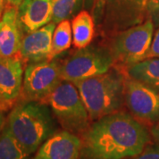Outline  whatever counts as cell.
Here are the masks:
<instances>
[{"label":"cell","instance_id":"obj_1","mask_svg":"<svg viewBox=\"0 0 159 159\" xmlns=\"http://www.w3.org/2000/svg\"><path fill=\"white\" fill-rule=\"evenodd\" d=\"M80 138V159H127L141 153L152 139L146 125L121 111L91 122Z\"/></svg>","mask_w":159,"mask_h":159},{"label":"cell","instance_id":"obj_2","mask_svg":"<svg viewBox=\"0 0 159 159\" xmlns=\"http://www.w3.org/2000/svg\"><path fill=\"white\" fill-rule=\"evenodd\" d=\"M12 135L26 153H35L56 133L55 116L44 102L20 100L6 119Z\"/></svg>","mask_w":159,"mask_h":159},{"label":"cell","instance_id":"obj_3","mask_svg":"<svg viewBox=\"0 0 159 159\" xmlns=\"http://www.w3.org/2000/svg\"><path fill=\"white\" fill-rule=\"evenodd\" d=\"M125 72L115 66L105 74L74 82L91 122L120 111L125 103Z\"/></svg>","mask_w":159,"mask_h":159},{"label":"cell","instance_id":"obj_4","mask_svg":"<svg viewBox=\"0 0 159 159\" xmlns=\"http://www.w3.org/2000/svg\"><path fill=\"white\" fill-rule=\"evenodd\" d=\"M44 103L51 107L63 130L80 137L89 127L88 110L74 83L63 80Z\"/></svg>","mask_w":159,"mask_h":159},{"label":"cell","instance_id":"obj_5","mask_svg":"<svg viewBox=\"0 0 159 159\" xmlns=\"http://www.w3.org/2000/svg\"><path fill=\"white\" fill-rule=\"evenodd\" d=\"M154 29L153 21L148 17L143 22L115 34L109 48L115 66L124 71L145 59L153 40Z\"/></svg>","mask_w":159,"mask_h":159},{"label":"cell","instance_id":"obj_6","mask_svg":"<svg viewBox=\"0 0 159 159\" xmlns=\"http://www.w3.org/2000/svg\"><path fill=\"white\" fill-rule=\"evenodd\" d=\"M63 80L61 64L54 58L28 64L20 100L44 102Z\"/></svg>","mask_w":159,"mask_h":159},{"label":"cell","instance_id":"obj_7","mask_svg":"<svg viewBox=\"0 0 159 159\" xmlns=\"http://www.w3.org/2000/svg\"><path fill=\"white\" fill-rule=\"evenodd\" d=\"M113 66L109 50L89 45L78 49L61 64V74L64 80L74 83L105 74Z\"/></svg>","mask_w":159,"mask_h":159},{"label":"cell","instance_id":"obj_8","mask_svg":"<svg viewBox=\"0 0 159 159\" xmlns=\"http://www.w3.org/2000/svg\"><path fill=\"white\" fill-rule=\"evenodd\" d=\"M125 103L131 115L143 125L152 126L159 122V91L127 76Z\"/></svg>","mask_w":159,"mask_h":159},{"label":"cell","instance_id":"obj_9","mask_svg":"<svg viewBox=\"0 0 159 159\" xmlns=\"http://www.w3.org/2000/svg\"><path fill=\"white\" fill-rule=\"evenodd\" d=\"M148 0H106L104 30L116 34L143 22Z\"/></svg>","mask_w":159,"mask_h":159},{"label":"cell","instance_id":"obj_10","mask_svg":"<svg viewBox=\"0 0 159 159\" xmlns=\"http://www.w3.org/2000/svg\"><path fill=\"white\" fill-rule=\"evenodd\" d=\"M24 69L20 58L0 57V111H10L20 101Z\"/></svg>","mask_w":159,"mask_h":159},{"label":"cell","instance_id":"obj_11","mask_svg":"<svg viewBox=\"0 0 159 159\" xmlns=\"http://www.w3.org/2000/svg\"><path fill=\"white\" fill-rule=\"evenodd\" d=\"M81 138L68 131L56 132L43 142L31 159H80Z\"/></svg>","mask_w":159,"mask_h":159},{"label":"cell","instance_id":"obj_12","mask_svg":"<svg viewBox=\"0 0 159 159\" xmlns=\"http://www.w3.org/2000/svg\"><path fill=\"white\" fill-rule=\"evenodd\" d=\"M56 26L57 24L51 22L23 36L20 58L24 64V66L30 63L49 60Z\"/></svg>","mask_w":159,"mask_h":159},{"label":"cell","instance_id":"obj_13","mask_svg":"<svg viewBox=\"0 0 159 159\" xmlns=\"http://www.w3.org/2000/svg\"><path fill=\"white\" fill-rule=\"evenodd\" d=\"M22 38L18 7L6 5L0 18V57L20 58Z\"/></svg>","mask_w":159,"mask_h":159},{"label":"cell","instance_id":"obj_14","mask_svg":"<svg viewBox=\"0 0 159 159\" xmlns=\"http://www.w3.org/2000/svg\"><path fill=\"white\" fill-rule=\"evenodd\" d=\"M23 36L52 22V0H23L18 7Z\"/></svg>","mask_w":159,"mask_h":159},{"label":"cell","instance_id":"obj_15","mask_svg":"<svg viewBox=\"0 0 159 159\" xmlns=\"http://www.w3.org/2000/svg\"><path fill=\"white\" fill-rule=\"evenodd\" d=\"M125 75L159 91V57H149L124 70Z\"/></svg>","mask_w":159,"mask_h":159},{"label":"cell","instance_id":"obj_16","mask_svg":"<svg viewBox=\"0 0 159 159\" xmlns=\"http://www.w3.org/2000/svg\"><path fill=\"white\" fill-rule=\"evenodd\" d=\"M73 44L76 49H82L91 43L95 35V22L86 10L80 11L72 20Z\"/></svg>","mask_w":159,"mask_h":159},{"label":"cell","instance_id":"obj_17","mask_svg":"<svg viewBox=\"0 0 159 159\" xmlns=\"http://www.w3.org/2000/svg\"><path fill=\"white\" fill-rule=\"evenodd\" d=\"M73 43L72 24L69 20H65L57 23L52 37V48L49 60L53 59L68 50Z\"/></svg>","mask_w":159,"mask_h":159},{"label":"cell","instance_id":"obj_18","mask_svg":"<svg viewBox=\"0 0 159 159\" xmlns=\"http://www.w3.org/2000/svg\"><path fill=\"white\" fill-rule=\"evenodd\" d=\"M0 159H31L6 125L0 134Z\"/></svg>","mask_w":159,"mask_h":159},{"label":"cell","instance_id":"obj_19","mask_svg":"<svg viewBox=\"0 0 159 159\" xmlns=\"http://www.w3.org/2000/svg\"><path fill=\"white\" fill-rule=\"evenodd\" d=\"M80 0H52V22L69 20L79 5Z\"/></svg>","mask_w":159,"mask_h":159},{"label":"cell","instance_id":"obj_20","mask_svg":"<svg viewBox=\"0 0 159 159\" xmlns=\"http://www.w3.org/2000/svg\"><path fill=\"white\" fill-rule=\"evenodd\" d=\"M127 159H159V145L150 142L141 153Z\"/></svg>","mask_w":159,"mask_h":159},{"label":"cell","instance_id":"obj_21","mask_svg":"<svg viewBox=\"0 0 159 159\" xmlns=\"http://www.w3.org/2000/svg\"><path fill=\"white\" fill-rule=\"evenodd\" d=\"M147 15L152 20L155 28H158L159 0H148L147 4Z\"/></svg>","mask_w":159,"mask_h":159},{"label":"cell","instance_id":"obj_22","mask_svg":"<svg viewBox=\"0 0 159 159\" xmlns=\"http://www.w3.org/2000/svg\"><path fill=\"white\" fill-rule=\"evenodd\" d=\"M156 57H159V27L154 34L153 40H152L150 48H149L148 53H147L146 58Z\"/></svg>","mask_w":159,"mask_h":159},{"label":"cell","instance_id":"obj_23","mask_svg":"<svg viewBox=\"0 0 159 159\" xmlns=\"http://www.w3.org/2000/svg\"><path fill=\"white\" fill-rule=\"evenodd\" d=\"M149 132H150L151 137L154 140L155 143H157V145H159V122L152 125L150 127Z\"/></svg>","mask_w":159,"mask_h":159},{"label":"cell","instance_id":"obj_24","mask_svg":"<svg viewBox=\"0 0 159 159\" xmlns=\"http://www.w3.org/2000/svg\"><path fill=\"white\" fill-rule=\"evenodd\" d=\"M6 119L5 117V113L0 111V134H1V132L3 130L4 126L6 125Z\"/></svg>","mask_w":159,"mask_h":159},{"label":"cell","instance_id":"obj_25","mask_svg":"<svg viewBox=\"0 0 159 159\" xmlns=\"http://www.w3.org/2000/svg\"><path fill=\"white\" fill-rule=\"evenodd\" d=\"M23 0H6V5L14 7H19Z\"/></svg>","mask_w":159,"mask_h":159},{"label":"cell","instance_id":"obj_26","mask_svg":"<svg viewBox=\"0 0 159 159\" xmlns=\"http://www.w3.org/2000/svg\"><path fill=\"white\" fill-rule=\"evenodd\" d=\"M6 6V0H0V18L3 14V11L5 10Z\"/></svg>","mask_w":159,"mask_h":159},{"label":"cell","instance_id":"obj_27","mask_svg":"<svg viewBox=\"0 0 159 159\" xmlns=\"http://www.w3.org/2000/svg\"><path fill=\"white\" fill-rule=\"evenodd\" d=\"M97 2H98L100 4V6H102L106 3V0H97Z\"/></svg>","mask_w":159,"mask_h":159}]
</instances>
